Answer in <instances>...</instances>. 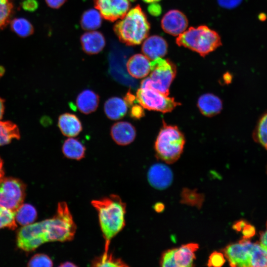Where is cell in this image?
I'll return each mask as SVG.
<instances>
[{
  "instance_id": "obj_1",
  "label": "cell",
  "mask_w": 267,
  "mask_h": 267,
  "mask_svg": "<svg viewBox=\"0 0 267 267\" xmlns=\"http://www.w3.org/2000/svg\"><path fill=\"white\" fill-rule=\"evenodd\" d=\"M76 225L65 202L58 204L55 215L50 219L24 226L17 235V245L20 249L30 252L48 242L72 240Z\"/></svg>"
},
{
  "instance_id": "obj_2",
  "label": "cell",
  "mask_w": 267,
  "mask_h": 267,
  "mask_svg": "<svg viewBox=\"0 0 267 267\" xmlns=\"http://www.w3.org/2000/svg\"><path fill=\"white\" fill-rule=\"evenodd\" d=\"M91 203L97 212L100 229L105 240L103 253H108L111 240L125 225L126 203L115 194L92 200Z\"/></svg>"
},
{
  "instance_id": "obj_3",
  "label": "cell",
  "mask_w": 267,
  "mask_h": 267,
  "mask_svg": "<svg viewBox=\"0 0 267 267\" xmlns=\"http://www.w3.org/2000/svg\"><path fill=\"white\" fill-rule=\"evenodd\" d=\"M150 28L146 15L138 4L115 23L113 30L121 42L128 45H136L148 37Z\"/></svg>"
},
{
  "instance_id": "obj_4",
  "label": "cell",
  "mask_w": 267,
  "mask_h": 267,
  "mask_svg": "<svg viewBox=\"0 0 267 267\" xmlns=\"http://www.w3.org/2000/svg\"><path fill=\"white\" fill-rule=\"evenodd\" d=\"M176 42L178 46L195 51L203 57L222 44L219 34L206 25L189 28L178 36Z\"/></svg>"
},
{
  "instance_id": "obj_5",
  "label": "cell",
  "mask_w": 267,
  "mask_h": 267,
  "mask_svg": "<svg viewBox=\"0 0 267 267\" xmlns=\"http://www.w3.org/2000/svg\"><path fill=\"white\" fill-rule=\"evenodd\" d=\"M185 141L183 134L177 126L163 122L154 144L157 157L166 163H174L180 157Z\"/></svg>"
},
{
  "instance_id": "obj_6",
  "label": "cell",
  "mask_w": 267,
  "mask_h": 267,
  "mask_svg": "<svg viewBox=\"0 0 267 267\" xmlns=\"http://www.w3.org/2000/svg\"><path fill=\"white\" fill-rule=\"evenodd\" d=\"M176 73V67L172 61L161 57L157 58L151 62L150 76L142 80L140 88H151L169 95Z\"/></svg>"
},
{
  "instance_id": "obj_7",
  "label": "cell",
  "mask_w": 267,
  "mask_h": 267,
  "mask_svg": "<svg viewBox=\"0 0 267 267\" xmlns=\"http://www.w3.org/2000/svg\"><path fill=\"white\" fill-rule=\"evenodd\" d=\"M136 99L143 108L164 113L171 112L180 105L174 97L149 88L138 89Z\"/></svg>"
},
{
  "instance_id": "obj_8",
  "label": "cell",
  "mask_w": 267,
  "mask_h": 267,
  "mask_svg": "<svg viewBox=\"0 0 267 267\" xmlns=\"http://www.w3.org/2000/svg\"><path fill=\"white\" fill-rule=\"evenodd\" d=\"M25 186L20 180L6 178L0 181V205L15 213L23 204Z\"/></svg>"
},
{
  "instance_id": "obj_9",
  "label": "cell",
  "mask_w": 267,
  "mask_h": 267,
  "mask_svg": "<svg viewBox=\"0 0 267 267\" xmlns=\"http://www.w3.org/2000/svg\"><path fill=\"white\" fill-rule=\"evenodd\" d=\"M253 242L244 239L238 243L227 245L224 249L225 257L232 267H250Z\"/></svg>"
},
{
  "instance_id": "obj_10",
  "label": "cell",
  "mask_w": 267,
  "mask_h": 267,
  "mask_svg": "<svg viewBox=\"0 0 267 267\" xmlns=\"http://www.w3.org/2000/svg\"><path fill=\"white\" fill-rule=\"evenodd\" d=\"M93 2L102 17L111 22L123 18L131 6L130 0H93Z\"/></svg>"
},
{
  "instance_id": "obj_11",
  "label": "cell",
  "mask_w": 267,
  "mask_h": 267,
  "mask_svg": "<svg viewBox=\"0 0 267 267\" xmlns=\"http://www.w3.org/2000/svg\"><path fill=\"white\" fill-rule=\"evenodd\" d=\"M161 24L165 32L177 36L186 30L188 21L185 15L181 11L172 9L163 16Z\"/></svg>"
},
{
  "instance_id": "obj_12",
  "label": "cell",
  "mask_w": 267,
  "mask_h": 267,
  "mask_svg": "<svg viewBox=\"0 0 267 267\" xmlns=\"http://www.w3.org/2000/svg\"><path fill=\"white\" fill-rule=\"evenodd\" d=\"M173 173L170 168L161 163L152 165L147 174L150 184L158 189H163L169 187L173 181Z\"/></svg>"
},
{
  "instance_id": "obj_13",
  "label": "cell",
  "mask_w": 267,
  "mask_h": 267,
  "mask_svg": "<svg viewBox=\"0 0 267 267\" xmlns=\"http://www.w3.org/2000/svg\"><path fill=\"white\" fill-rule=\"evenodd\" d=\"M168 47L167 42L163 37L153 35L144 40L141 51L145 56L152 61L164 57L167 53Z\"/></svg>"
},
{
  "instance_id": "obj_14",
  "label": "cell",
  "mask_w": 267,
  "mask_h": 267,
  "mask_svg": "<svg viewBox=\"0 0 267 267\" xmlns=\"http://www.w3.org/2000/svg\"><path fill=\"white\" fill-rule=\"evenodd\" d=\"M136 134L134 127L128 122H118L111 128V137L120 145H127L131 143L134 140Z\"/></svg>"
},
{
  "instance_id": "obj_15",
  "label": "cell",
  "mask_w": 267,
  "mask_h": 267,
  "mask_svg": "<svg viewBox=\"0 0 267 267\" xmlns=\"http://www.w3.org/2000/svg\"><path fill=\"white\" fill-rule=\"evenodd\" d=\"M80 42L83 51L90 55L101 52L106 44L103 35L100 32L94 30L83 34L80 38Z\"/></svg>"
},
{
  "instance_id": "obj_16",
  "label": "cell",
  "mask_w": 267,
  "mask_h": 267,
  "mask_svg": "<svg viewBox=\"0 0 267 267\" xmlns=\"http://www.w3.org/2000/svg\"><path fill=\"white\" fill-rule=\"evenodd\" d=\"M126 65L129 74L136 79L146 77L151 71V62L143 54L133 55L128 59Z\"/></svg>"
},
{
  "instance_id": "obj_17",
  "label": "cell",
  "mask_w": 267,
  "mask_h": 267,
  "mask_svg": "<svg viewBox=\"0 0 267 267\" xmlns=\"http://www.w3.org/2000/svg\"><path fill=\"white\" fill-rule=\"evenodd\" d=\"M198 248L199 245L194 243H188L178 248H174L173 258L176 267H193L195 259V252Z\"/></svg>"
},
{
  "instance_id": "obj_18",
  "label": "cell",
  "mask_w": 267,
  "mask_h": 267,
  "mask_svg": "<svg viewBox=\"0 0 267 267\" xmlns=\"http://www.w3.org/2000/svg\"><path fill=\"white\" fill-rule=\"evenodd\" d=\"M197 106L203 115L211 117L221 112L222 108V103L218 96L208 93L203 94L199 97Z\"/></svg>"
},
{
  "instance_id": "obj_19",
  "label": "cell",
  "mask_w": 267,
  "mask_h": 267,
  "mask_svg": "<svg viewBox=\"0 0 267 267\" xmlns=\"http://www.w3.org/2000/svg\"><path fill=\"white\" fill-rule=\"evenodd\" d=\"M58 126L62 134L68 137L78 135L83 129L82 123L78 117L69 113H65L59 116Z\"/></svg>"
},
{
  "instance_id": "obj_20",
  "label": "cell",
  "mask_w": 267,
  "mask_h": 267,
  "mask_svg": "<svg viewBox=\"0 0 267 267\" xmlns=\"http://www.w3.org/2000/svg\"><path fill=\"white\" fill-rule=\"evenodd\" d=\"M99 102V95L89 89L81 91L76 100L78 109L85 114H89L94 112L98 106Z\"/></svg>"
},
{
  "instance_id": "obj_21",
  "label": "cell",
  "mask_w": 267,
  "mask_h": 267,
  "mask_svg": "<svg viewBox=\"0 0 267 267\" xmlns=\"http://www.w3.org/2000/svg\"><path fill=\"white\" fill-rule=\"evenodd\" d=\"M128 105L123 99L112 97L104 105V111L108 118L118 120L123 118L127 113Z\"/></svg>"
},
{
  "instance_id": "obj_22",
  "label": "cell",
  "mask_w": 267,
  "mask_h": 267,
  "mask_svg": "<svg viewBox=\"0 0 267 267\" xmlns=\"http://www.w3.org/2000/svg\"><path fill=\"white\" fill-rule=\"evenodd\" d=\"M62 151L66 157L80 160L85 156L86 147L78 139L69 138L64 142Z\"/></svg>"
},
{
  "instance_id": "obj_23",
  "label": "cell",
  "mask_w": 267,
  "mask_h": 267,
  "mask_svg": "<svg viewBox=\"0 0 267 267\" xmlns=\"http://www.w3.org/2000/svg\"><path fill=\"white\" fill-rule=\"evenodd\" d=\"M102 16L98 10L89 9L82 14L80 24L82 28L88 31H93L99 28L102 23Z\"/></svg>"
},
{
  "instance_id": "obj_24",
  "label": "cell",
  "mask_w": 267,
  "mask_h": 267,
  "mask_svg": "<svg viewBox=\"0 0 267 267\" xmlns=\"http://www.w3.org/2000/svg\"><path fill=\"white\" fill-rule=\"evenodd\" d=\"M19 138V130L15 124L10 121H0V146Z\"/></svg>"
},
{
  "instance_id": "obj_25",
  "label": "cell",
  "mask_w": 267,
  "mask_h": 267,
  "mask_svg": "<svg viewBox=\"0 0 267 267\" xmlns=\"http://www.w3.org/2000/svg\"><path fill=\"white\" fill-rule=\"evenodd\" d=\"M15 220L21 225L32 223L37 218L35 208L29 204H22L15 212Z\"/></svg>"
},
{
  "instance_id": "obj_26",
  "label": "cell",
  "mask_w": 267,
  "mask_h": 267,
  "mask_svg": "<svg viewBox=\"0 0 267 267\" xmlns=\"http://www.w3.org/2000/svg\"><path fill=\"white\" fill-rule=\"evenodd\" d=\"M10 27L11 30L21 38H26L34 32L33 25L24 18H16L11 20Z\"/></svg>"
},
{
  "instance_id": "obj_27",
  "label": "cell",
  "mask_w": 267,
  "mask_h": 267,
  "mask_svg": "<svg viewBox=\"0 0 267 267\" xmlns=\"http://www.w3.org/2000/svg\"><path fill=\"white\" fill-rule=\"evenodd\" d=\"M250 267H267V250L260 244L253 243L251 249Z\"/></svg>"
},
{
  "instance_id": "obj_28",
  "label": "cell",
  "mask_w": 267,
  "mask_h": 267,
  "mask_svg": "<svg viewBox=\"0 0 267 267\" xmlns=\"http://www.w3.org/2000/svg\"><path fill=\"white\" fill-rule=\"evenodd\" d=\"M204 200V195L197 192L196 189L191 190L187 188L182 189L181 193V203L200 208Z\"/></svg>"
},
{
  "instance_id": "obj_29",
  "label": "cell",
  "mask_w": 267,
  "mask_h": 267,
  "mask_svg": "<svg viewBox=\"0 0 267 267\" xmlns=\"http://www.w3.org/2000/svg\"><path fill=\"white\" fill-rule=\"evenodd\" d=\"M93 267H122L128 266L121 259L114 257L112 254L103 253L101 256L96 257L92 261Z\"/></svg>"
},
{
  "instance_id": "obj_30",
  "label": "cell",
  "mask_w": 267,
  "mask_h": 267,
  "mask_svg": "<svg viewBox=\"0 0 267 267\" xmlns=\"http://www.w3.org/2000/svg\"><path fill=\"white\" fill-rule=\"evenodd\" d=\"M253 138L254 140L267 149V112L259 121L254 131Z\"/></svg>"
},
{
  "instance_id": "obj_31",
  "label": "cell",
  "mask_w": 267,
  "mask_h": 267,
  "mask_svg": "<svg viewBox=\"0 0 267 267\" xmlns=\"http://www.w3.org/2000/svg\"><path fill=\"white\" fill-rule=\"evenodd\" d=\"M13 9L12 0H0V30L4 28L10 22Z\"/></svg>"
},
{
  "instance_id": "obj_32",
  "label": "cell",
  "mask_w": 267,
  "mask_h": 267,
  "mask_svg": "<svg viewBox=\"0 0 267 267\" xmlns=\"http://www.w3.org/2000/svg\"><path fill=\"white\" fill-rule=\"evenodd\" d=\"M15 215L14 212L0 205V229H14L17 227Z\"/></svg>"
},
{
  "instance_id": "obj_33",
  "label": "cell",
  "mask_w": 267,
  "mask_h": 267,
  "mask_svg": "<svg viewBox=\"0 0 267 267\" xmlns=\"http://www.w3.org/2000/svg\"><path fill=\"white\" fill-rule=\"evenodd\" d=\"M53 266V262L51 259L46 255L38 254L34 256L29 261L28 267H49Z\"/></svg>"
},
{
  "instance_id": "obj_34",
  "label": "cell",
  "mask_w": 267,
  "mask_h": 267,
  "mask_svg": "<svg viewBox=\"0 0 267 267\" xmlns=\"http://www.w3.org/2000/svg\"><path fill=\"white\" fill-rule=\"evenodd\" d=\"M174 252V248H173L167 250L163 253L160 261L161 267H176L173 258Z\"/></svg>"
},
{
  "instance_id": "obj_35",
  "label": "cell",
  "mask_w": 267,
  "mask_h": 267,
  "mask_svg": "<svg viewBox=\"0 0 267 267\" xmlns=\"http://www.w3.org/2000/svg\"><path fill=\"white\" fill-rule=\"evenodd\" d=\"M223 255L219 252H213L209 256L207 265L209 267H220L225 263Z\"/></svg>"
},
{
  "instance_id": "obj_36",
  "label": "cell",
  "mask_w": 267,
  "mask_h": 267,
  "mask_svg": "<svg viewBox=\"0 0 267 267\" xmlns=\"http://www.w3.org/2000/svg\"><path fill=\"white\" fill-rule=\"evenodd\" d=\"M130 117L134 119H139L144 115L143 108L140 105L134 104L130 112Z\"/></svg>"
},
{
  "instance_id": "obj_37",
  "label": "cell",
  "mask_w": 267,
  "mask_h": 267,
  "mask_svg": "<svg viewBox=\"0 0 267 267\" xmlns=\"http://www.w3.org/2000/svg\"><path fill=\"white\" fill-rule=\"evenodd\" d=\"M21 6L26 11L33 12L38 8V3L36 0H24Z\"/></svg>"
},
{
  "instance_id": "obj_38",
  "label": "cell",
  "mask_w": 267,
  "mask_h": 267,
  "mask_svg": "<svg viewBox=\"0 0 267 267\" xmlns=\"http://www.w3.org/2000/svg\"><path fill=\"white\" fill-rule=\"evenodd\" d=\"M241 0H217L218 4L226 9H231L238 5Z\"/></svg>"
},
{
  "instance_id": "obj_39",
  "label": "cell",
  "mask_w": 267,
  "mask_h": 267,
  "mask_svg": "<svg viewBox=\"0 0 267 267\" xmlns=\"http://www.w3.org/2000/svg\"><path fill=\"white\" fill-rule=\"evenodd\" d=\"M242 234L245 239L250 238L254 235L255 232L254 227L247 223L242 229Z\"/></svg>"
},
{
  "instance_id": "obj_40",
  "label": "cell",
  "mask_w": 267,
  "mask_h": 267,
  "mask_svg": "<svg viewBox=\"0 0 267 267\" xmlns=\"http://www.w3.org/2000/svg\"><path fill=\"white\" fill-rule=\"evenodd\" d=\"M67 0H45L47 5L54 9L60 8Z\"/></svg>"
},
{
  "instance_id": "obj_41",
  "label": "cell",
  "mask_w": 267,
  "mask_h": 267,
  "mask_svg": "<svg viewBox=\"0 0 267 267\" xmlns=\"http://www.w3.org/2000/svg\"><path fill=\"white\" fill-rule=\"evenodd\" d=\"M123 99L128 106L133 105L135 102V100H136V97L131 92L130 90H129L126 93Z\"/></svg>"
},
{
  "instance_id": "obj_42",
  "label": "cell",
  "mask_w": 267,
  "mask_h": 267,
  "mask_svg": "<svg viewBox=\"0 0 267 267\" xmlns=\"http://www.w3.org/2000/svg\"><path fill=\"white\" fill-rule=\"evenodd\" d=\"M260 244L267 250V229L261 234Z\"/></svg>"
},
{
  "instance_id": "obj_43",
  "label": "cell",
  "mask_w": 267,
  "mask_h": 267,
  "mask_svg": "<svg viewBox=\"0 0 267 267\" xmlns=\"http://www.w3.org/2000/svg\"><path fill=\"white\" fill-rule=\"evenodd\" d=\"M246 224V223L244 221H241L234 224L233 226V228L237 231H240Z\"/></svg>"
},
{
  "instance_id": "obj_44",
  "label": "cell",
  "mask_w": 267,
  "mask_h": 267,
  "mask_svg": "<svg viewBox=\"0 0 267 267\" xmlns=\"http://www.w3.org/2000/svg\"><path fill=\"white\" fill-rule=\"evenodd\" d=\"M165 208L164 205L160 202L157 203L154 205V210L158 213L162 212Z\"/></svg>"
},
{
  "instance_id": "obj_45",
  "label": "cell",
  "mask_w": 267,
  "mask_h": 267,
  "mask_svg": "<svg viewBox=\"0 0 267 267\" xmlns=\"http://www.w3.org/2000/svg\"><path fill=\"white\" fill-rule=\"evenodd\" d=\"M4 111V100L0 97V121L2 118Z\"/></svg>"
},
{
  "instance_id": "obj_46",
  "label": "cell",
  "mask_w": 267,
  "mask_h": 267,
  "mask_svg": "<svg viewBox=\"0 0 267 267\" xmlns=\"http://www.w3.org/2000/svg\"><path fill=\"white\" fill-rule=\"evenodd\" d=\"M4 171L3 170V161L0 157V181L3 179Z\"/></svg>"
},
{
  "instance_id": "obj_47",
  "label": "cell",
  "mask_w": 267,
  "mask_h": 267,
  "mask_svg": "<svg viewBox=\"0 0 267 267\" xmlns=\"http://www.w3.org/2000/svg\"><path fill=\"white\" fill-rule=\"evenodd\" d=\"M60 267H76V266L72 263L67 262L60 265Z\"/></svg>"
},
{
  "instance_id": "obj_48",
  "label": "cell",
  "mask_w": 267,
  "mask_h": 267,
  "mask_svg": "<svg viewBox=\"0 0 267 267\" xmlns=\"http://www.w3.org/2000/svg\"><path fill=\"white\" fill-rule=\"evenodd\" d=\"M144 2L146 3H155L160 1L161 0H142Z\"/></svg>"
}]
</instances>
